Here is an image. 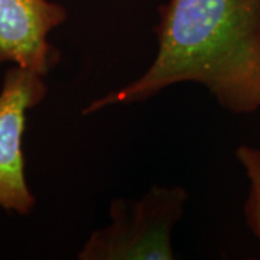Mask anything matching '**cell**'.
Listing matches in <instances>:
<instances>
[{"label": "cell", "mask_w": 260, "mask_h": 260, "mask_svg": "<svg viewBox=\"0 0 260 260\" xmlns=\"http://www.w3.org/2000/svg\"><path fill=\"white\" fill-rule=\"evenodd\" d=\"M158 51L145 73L84 107L146 102L177 84L203 85L224 110H260V0H168L158 8Z\"/></svg>", "instance_id": "6da1fadb"}, {"label": "cell", "mask_w": 260, "mask_h": 260, "mask_svg": "<svg viewBox=\"0 0 260 260\" xmlns=\"http://www.w3.org/2000/svg\"><path fill=\"white\" fill-rule=\"evenodd\" d=\"M236 158L249 179V195L244 203V217L250 232L260 242V149L240 145Z\"/></svg>", "instance_id": "5b68a950"}, {"label": "cell", "mask_w": 260, "mask_h": 260, "mask_svg": "<svg viewBox=\"0 0 260 260\" xmlns=\"http://www.w3.org/2000/svg\"><path fill=\"white\" fill-rule=\"evenodd\" d=\"M45 77L13 65L0 88V208L28 215L37 200L25 175L23 133L26 114L47 97Z\"/></svg>", "instance_id": "3957f363"}, {"label": "cell", "mask_w": 260, "mask_h": 260, "mask_svg": "<svg viewBox=\"0 0 260 260\" xmlns=\"http://www.w3.org/2000/svg\"><path fill=\"white\" fill-rule=\"evenodd\" d=\"M189 194L181 185H152L138 198H113L110 223L90 234L80 260H174L172 234Z\"/></svg>", "instance_id": "7a4b0ae2"}, {"label": "cell", "mask_w": 260, "mask_h": 260, "mask_svg": "<svg viewBox=\"0 0 260 260\" xmlns=\"http://www.w3.org/2000/svg\"><path fill=\"white\" fill-rule=\"evenodd\" d=\"M67 19V8L52 0H0V64L47 77L61 61L48 37Z\"/></svg>", "instance_id": "277c9868"}]
</instances>
